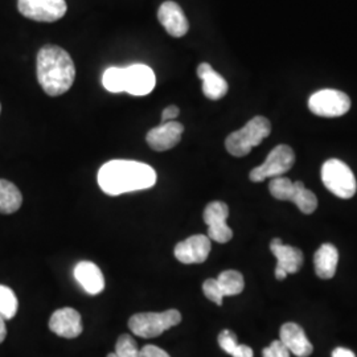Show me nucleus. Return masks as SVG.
Masks as SVG:
<instances>
[{
    "instance_id": "obj_30",
    "label": "nucleus",
    "mask_w": 357,
    "mask_h": 357,
    "mask_svg": "<svg viewBox=\"0 0 357 357\" xmlns=\"http://www.w3.org/2000/svg\"><path fill=\"white\" fill-rule=\"evenodd\" d=\"M141 357H171L166 351L156 345H144L141 349Z\"/></svg>"
},
{
    "instance_id": "obj_24",
    "label": "nucleus",
    "mask_w": 357,
    "mask_h": 357,
    "mask_svg": "<svg viewBox=\"0 0 357 357\" xmlns=\"http://www.w3.org/2000/svg\"><path fill=\"white\" fill-rule=\"evenodd\" d=\"M19 302L16 294L8 286L0 284V317L6 320L13 319L17 314Z\"/></svg>"
},
{
    "instance_id": "obj_7",
    "label": "nucleus",
    "mask_w": 357,
    "mask_h": 357,
    "mask_svg": "<svg viewBox=\"0 0 357 357\" xmlns=\"http://www.w3.org/2000/svg\"><path fill=\"white\" fill-rule=\"evenodd\" d=\"M308 109L311 110V113L318 116L336 118L349 112L351 100L340 90H319L310 97Z\"/></svg>"
},
{
    "instance_id": "obj_1",
    "label": "nucleus",
    "mask_w": 357,
    "mask_h": 357,
    "mask_svg": "<svg viewBox=\"0 0 357 357\" xmlns=\"http://www.w3.org/2000/svg\"><path fill=\"white\" fill-rule=\"evenodd\" d=\"M98 184L106 195L119 196L151 188L156 184V172L141 162L112 160L100 168Z\"/></svg>"
},
{
    "instance_id": "obj_14",
    "label": "nucleus",
    "mask_w": 357,
    "mask_h": 357,
    "mask_svg": "<svg viewBox=\"0 0 357 357\" xmlns=\"http://www.w3.org/2000/svg\"><path fill=\"white\" fill-rule=\"evenodd\" d=\"M158 19L160 24L165 26L167 32L174 38H183L190 29L188 20L183 13L181 7L178 3L171 0L165 1L160 6L158 11Z\"/></svg>"
},
{
    "instance_id": "obj_34",
    "label": "nucleus",
    "mask_w": 357,
    "mask_h": 357,
    "mask_svg": "<svg viewBox=\"0 0 357 357\" xmlns=\"http://www.w3.org/2000/svg\"><path fill=\"white\" fill-rule=\"evenodd\" d=\"M7 336V327H6V319L0 317V344L6 340Z\"/></svg>"
},
{
    "instance_id": "obj_11",
    "label": "nucleus",
    "mask_w": 357,
    "mask_h": 357,
    "mask_svg": "<svg viewBox=\"0 0 357 357\" xmlns=\"http://www.w3.org/2000/svg\"><path fill=\"white\" fill-rule=\"evenodd\" d=\"M156 77L147 65L135 64L125 68V91L131 96H147L153 91Z\"/></svg>"
},
{
    "instance_id": "obj_23",
    "label": "nucleus",
    "mask_w": 357,
    "mask_h": 357,
    "mask_svg": "<svg viewBox=\"0 0 357 357\" xmlns=\"http://www.w3.org/2000/svg\"><path fill=\"white\" fill-rule=\"evenodd\" d=\"M268 190L274 199L282 202H293L295 195V184L290 178L278 176L271 178L268 184Z\"/></svg>"
},
{
    "instance_id": "obj_4",
    "label": "nucleus",
    "mask_w": 357,
    "mask_h": 357,
    "mask_svg": "<svg viewBox=\"0 0 357 357\" xmlns=\"http://www.w3.org/2000/svg\"><path fill=\"white\" fill-rule=\"evenodd\" d=\"M181 321V314L178 310H167L165 312H141L132 315L128 320V327L134 335L151 339L162 335L171 327Z\"/></svg>"
},
{
    "instance_id": "obj_28",
    "label": "nucleus",
    "mask_w": 357,
    "mask_h": 357,
    "mask_svg": "<svg viewBox=\"0 0 357 357\" xmlns=\"http://www.w3.org/2000/svg\"><path fill=\"white\" fill-rule=\"evenodd\" d=\"M218 345L222 348L224 352H227L228 355H231L233 351L236 349V347L238 345L237 336L230 330H224L218 335Z\"/></svg>"
},
{
    "instance_id": "obj_33",
    "label": "nucleus",
    "mask_w": 357,
    "mask_h": 357,
    "mask_svg": "<svg viewBox=\"0 0 357 357\" xmlns=\"http://www.w3.org/2000/svg\"><path fill=\"white\" fill-rule=\"evenodd\" d=\"M332 357H356L355 356V354L351 351V349H348V348H342V347H339V348H336L333 352H332Z\"/></svg>"
},
{
    "instance_id": "obj_16",
    "label": "nucleus",
    "mask_w": 357,
    "mask_h": 357,
    "mask_svg": "<svg viewBox=\"0 0 357 357\" xmlns=\"http://www.w3.org/2000/svg\"><path fill=\"white\" fill-rule=\"evenodd\" d=\"M270 250L277 258V268L287 274L298 273L303 265V253L301 249L290 245H284L280 238H274L270 243Z\"/></svg>"
},
{
    "instance_id": "obj_22",
    "label": "nucleus",
    "mask_w": 357,
    "mask_h": 357,
    "mask_svg": "<svg viewBox=\"0 0 357 357\" xmlns=\"http://www.w3.org/2000/svg\"><path fill=\"white\" fill-rule=\"evenodd\" d=\"M295 184V195H294V204L299 208V211L305 215H311L318 208V197L314 192L307 190L302 181H294Z\"/></svg>"
},
{
    "instance_id": "obj_27",
    "label": "nucleus",
    "mask_w": 357,
    "mask_h": 357,
    "mask_svg": "<svg viewBox=\"0 0 357 357\" xmlns=\"http://www.w3.org/2000/svg\"><path fill=\"white\" fill-rule=\"evenodd\" d=\"M203 293L205 296L212 301L213 303H216L217 306H221L222 305V301H224V294L221 291L217 280L215 278H209L203 283Z\"/></svg>"
},
{
    "instance_id": "obj_29",
    "label": "nucleus",
    "mask_w": 357,
    "mask_h": 357,
    "mask_svg": "<svg viewBox=\"0 0 357 357\" xmlns=\"http://www.w3.org/2000/svg\"><path fill=\"white\" fill-rule=\"evenodd\" d=\"M264 357H290L289 349L283 345L281 340H274L271 344L262 351Z\"/></svg>"
},
{
    "instance_id": "obj_18",
    "label": "nucleus",
    "mask_w": 357,
    "mask_h": 357,
    "mask_svg": "<svg viewBox=\"0 0 357 357\" xmlns=\"http://www.w3.org/2000/svg\"><path fill=\"white\" fill-rule=\"evenodd\" d=\"M75 278L90 295L101 294L105 289V278L101 268L90 261H82L77 264Z\"/></svg>"
},
{
    "instance_id": "obj_36",
    "label": "nucleus",
    "mask_w": 357,
    "mask_h": 357,
    "mask_svg": "<svg viewBox=\"0 0 357 357\" xmlns=\"http://www.w3.org/2000/svg\"><path fill=\"white\" fill-rule=\"evenodd\" d=\"M0 112H1V105H0Z\"/></svg>"
},
{
    "instance_id": "obj_15",
    "label": "nucleus",
    "mask_w": 357,
    "mask_h": 357,
    "mask_svg": "<svg viewBox=\"0 0 357 357\" xmlns=\"http://www.w3.org/2000/svg\"><path fill=\"white\" fill-rule=\"evenodd\" d=\"M280 340L289 349V352L296 357H308L314 351V347L307 339L305 330L293 321L282 326Z\"/></svg>"
},
{
    "instance_id": "obj_12",
    "label": "nucleus",
    "mask_w": 357,
    "mask_h": 357,
    "mask_svg": "<svg viewBox=\"0 0 357 357\" xmlns=\"http://www.w3.org/2000/svg\"><path fill=\"white\" fill-rule=\"evenodd\" d=\"M50 328L53 333L65 339H76L82 333L81 315L72 307L60 308L53 312L50 319Z\"/></svg>"
},
{
    "instance_id": "obj_25",
    "label": "nucleus",
    "mask_w": 357,
    "mask_h": 357,
    "mask_svg": "<svg viewBox=\"0 0 357 357\" xmlns=\"http://www.w3.org/2000/svg\"><path fill=\"white\" fill-rule=\"evenodd\" d=\"M102 84L112 93L125 91V68H109L103 73Z\"/></svg>"
},
{
    "instance_id": "obj_2",
    "label": "nucleus",
    "mask_w": 357,
    "mask_h": 357,
    "mask_svg": "<svg viewBox=\"0 0 357 357\" xmlns=\"http://www.w3.org/2000/svg\"><path fill=\"white\" fill-rule=\"evenodd\" d=\"M38 78L43 90L59 97L72 88L76 68L68 52L56 45H45L38 54Z\"/></svg>"
},
{
    "instance_id": "obj_13",
    "label": "nucleus",
    "mask_w": 357,
    "mask_h": 357,
    "mask_svg": "<svg viewBox=\"0 0 357 357\" xmlns=\"http://www.w3.org/2000/svg\"><path fill=\"white\" fill-rule=\"evenodd\" d=\"M183 132L184 126L176 121H171L151 128L146 137V141L155 151H167L178 144Z\"/></svg>"
},
{
    "instance_id": "obj_17",
    "label": "nucleus",
    "mask_w": 357,
    "mask_h": 357,
    "mask_svg": "<svg viewBox=\"0 0 357 357\" xmlns=\"http://www.w3.org/2000/svg\"><path fill=\"white\" fill-rule=\"evenodd\" d=\"M197 76L203 81V93L206 98L217 101L225 97V94L228 93L229 86L227 79L221 75H218L212 68V65L208 63L199 65Z\"/></svg>"
},
{
    "instance_id": "obj_26",
    "label": "nucleus",
    "mask_w": 357,
    "mask_h": 357,
    "mask_svg": "<svg viewBox=\"0 0 357 357\" xmlns=\"http://www.w3.org/2000/svg\"><path fill=\"white\" fill-rule=\"evenodd\" d=\"M115 354L118 357H141V349L137 342L128 335H121L115 344Z\"/></svg>"
},
{
    "instance_id": "obj_21",
    "label": "nucleus",
    "mask_w": 357,
    "mask_h": 357,
    "mask_svg": "<svg viewBox=\"0 0 357 357\" xmlns=\"http://www.w3.org/2000/svg\"><path fill=\"white\" fill-rule=\"evenodd\" d=\"M216 280L224 296H233L243 291V287H245L243 275L237 270H225L217 277Z\"/></svg>"
},
{
    "instance_id": "obj_20",
    "label": "nucleus",
    "mask_w": 357,
    "mask_h": 357,
    "mask_svg": "<svg viewBox=\"0 0 357 357\" xmlns=\"http://www.w3.org/2000/svg\"><path fill=\"white\" fill-rule=\"evenodd\" d=\"M23 196L19 188L8 180L0 178V213L11 215L20 209Z\"/></svg>"
},
{
    "instance_id": "obj_6",
    "label": "nucleus",
    "mask_w": 357,
    "mask_h": 357,
    "mask_svg": "<svg viewBox=\"0 0 357 357\" xmlns=\"http://www.w3.org/2000/svg\"><path fill=\"white\" fill-rule=\"evenodd\" d=\"M295 163L294 150L287 144H280L273 149L261 166L255 167L250 171L249 178L255 183H261L266 178L283 176L291 169Z\"/></svg>"
},
{
    "instance_id": "obj_35",
    "label": "nucleus",
    "mask_w": 357,
    "mask_h": 357,
    "mask_svg": "<svg viewBox=\"0 0 357 357\" xmlns=\"http://www.w3.org/2000/svg\"><path fill=\"white\" fill-rule=\"evenodd\" d=\"M107 357H118V356H116V354H115V352H112V354H109V355H107Z\"/></svg>"
},
{
    "instance_id": "obj_3",
    "label": "nucleus",
    "mask_w": 357,
    "mask_h": 357,
    "mask_svg": "<svg viewBox=\"0 0 357 357\" xmlns=\"http://www.w3.org/2000/svg\"><path fill=\"white\" fill-rule=\"evenodd\" d=\"M271 132V125L265 116H255L243 128L231 132L225 141L228 153L243 158L250 153L255 146L261 144Z\"/></svg>"
},
{
    "instance_id": "obj_9",
    "label": "nucleus",
    "mask_w": 357,
    "mask_h": 357,
    "mask_svg": "<svg viewBox=\"0 0 357 357\" xmlns=\"http://www.w3.org/2000/svg\"><path fill=\"white\" fill-rule=\"evenodd\" d=\"M229 208L222 202H212L205 206L204 222L208 225V237L218 243H229L233 230L227 224Z\"/></svg>"
},
{
    "instance_id": "obj_8",
    "label": "nucleus",
    "mask_w": 357,
    "mask_h": 357,
    "mask_svg": "<svg viewBox=\"0 0 357 357\" xmlns=\"http://www.w3.org/2000/svg\"><path fill=\"white\" fill-rule=\"evenodd\" d=\"M17 8L31 20L53 23L66 13V3L65 0H19Z\"/></svg>"
},
{
    "instance_id": "obj_10",
    "label": "nucleus",
    "mask_w": 357,
    "mask_h": 357,
    "mask_svg": "<svg viewBox=\"0 0 357 357\" xmlns=\"http://www.w3.org/2000/svg\"><path fill=\"white\" fill-rule=\"evenodd\" d=\"M212 249L211 240L204 234H195L190 238L178 243L175 246L174 255L178 262L192 265V264H203L209 257Z\"/></svg>"
},
{
    "instance_id": "obj_19",
    "label": "nucleus",
    "mask_w": 357,
    "mask_h": 357,
    "mask_svg": "<svg viewBox=\"0 0 357 357\" xmlns=\"http://www.w3.org/2000/svg\"><path fill=\"white\" fill-rule=\"evenodd\" d=\"M315 271L321 280H331L339 264V252L332 243H323L314 255Z\"/></svg>"
},
{
    "instance_id": "obj_5",
    "label": "nucleus",
    "mask_w": 357,
    "mask_h": 357,
    "mask_svg": "<svg viewBox=\"0 0 357 357\" xmlns=\"http://www.w3.org/2000/svg\"><path fill=\"white\" fill-rule=\"evenodd\" d=\"M321 180L326 188L340 199H351L356 193V178L352 169L339 159H330L321 166Z\"/></svg>"
},
{
    "instance_id": "obj_31",
    "label": "nucleus",
    "mask_w": 357,
    "mask_h": 357,
    "mask_svg": "<svg viewBox=\"0 0 357 357\" xmlns=\"http://www.w3.org/2000/svg\"><path fill=\"white\" fill-rule=\"evenodd\" d=\"M178 113H180V110H178V106H175V105L168 106L162 113V123L175 121V118H178Z\"/></svg>"
},
{
    "instance_id": "obj_32",
    "label": "nucleus",
    "mask_w": 357,
    "mask_h": 357,
    "mask_svg": "<svg viewBox=\"0 0 357 357\" xmlns=\"http://www.w3.org/2000/svg\"><path fill=\"white\" fill-rule=\"evenodd\" d=\"M233 357H255L253 349L250 347L245 344H238L236 347V349L233 351V354L230 355Z\"/></svg>"
}]
</instances>
